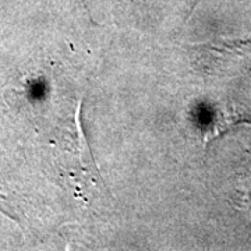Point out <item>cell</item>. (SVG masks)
<instances>
[{
  "label": "cell",
  "instance_id": "1",
  "mask_svg": "<svg viewBox=\"0 0 251 251\" xmlns=\"http://www.w3.org/2000/svg\"><path fill=\"white\" fill-rule=\"evenodd\" d=\"M80 115H81V105L78 110H77V116H75V123H77V127H78V137H80V162L81 165L87 169V171H90V173L95 177V179H98L100 183H103L102 181V177H100V173H99L98 168H97V165H95V161H94V158H92V153H91L90 147L87 145V140H85V135H84V131H82V127H81V120H80Z\"/></svg>",
  "mask_w": 251,
  "mask_h": 251
}]
</instances>
